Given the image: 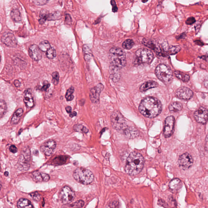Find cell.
<instances>
[{
    "label": "cell",
    "mask_w": 208,
    "mask_h": 208,
    "mask_svg": "<svg viewBox=\"0 0 208 208\" xmlns=\"http://www.w3.org/2000/svg\"><path fill=\"white\" fill-rule=\"evenodd\" d=\"M49 14L48 13V11L45 10H42L40 11V19L39 20V22L40 24H42L45 22L48 19Z\"/></svg>",
    "instance_id": "cell-35"
},
{
    "label": "cell",
    "mask_w": 208,
    "mask_h": 208,
    "mask_svg": "<svg viewBox=\"0 0 208 208\" xmlns=\"http://www.w3.org/2000/svg\"><path fill=\"white\" fill-rule=\"evenodd\" d=\"M84 205V202L82 200H79L72 203L70 205L71 208H81Z\"/></svg>",
    "instance_id": "cell-40"
},
{
    "label": "cell",
    "mask_w": 208,
    "mask_h": 208,
    "mask_svg": "<svg viewBox=\"0 0 208 208\" xmlns=\"http://www.w3.org/2000/svg\"><path fill=\"white\" fill-rule=\"evenodd\" d=\"M72 19L71 17L69 14H67L66 16L65 22L67 24H70L71 23Z\"/></svg>",
    "instance_id": "cell-47"
},
{
    "label": "cell",
    "mask_w": 208,
    "mask_h": 208,
    "mask_svg": "<svg viewBox=\"0 0 208 208\" xmlns=\"http://www.w3.org/2000/svg\"><path fill=\"white\" fill-rule=\"evenodd\" d=\"M23 113V110L22 108L19 109L15 111L11 118V124L12 125H17L19 122Z\"/></svg>",
    "instance_id": "cell-25"
},
{
    "label": "cell",
    "mask_w": 208,
    "mask_h": 208,
    "mask_svg": "<svg viewBox=\"0 0 208 208\" xmlns=\"http://www.w3.org/2000/svg\"><path fill=\"white\" fill-rule=\"evenodd\" d=\"M158 84L156 82L153 81H149L144 83L140 88V90L142 92L145 91L150 89L153 88L158 87Z\"/></svg>",
    "instance_id": "cell-26"
},
{
    "label": "cell",
    "mask_w": 208,
    "mask_h": 208,
    "mask_svg": "<svg viewBox=\"0 0 208 208\" xmlns=\"http://www.w3.org/2000/svg\"><path fill=\"white\" fill-rule=\"evenodd\" d=\"M68 157L66 156H59L55 157L52 160V165L54 166H60L65 164L67 160Z\"/></svg>",
    "instance_id": "cell-28"
},
{
    "label": "cell",
    "mask_w": 208,
    "mask_h": 208,
    "mask_svg": "<svg viewBox=\"0 0 208 208\" xmlns=\"http://www.w3.org/2000/svg\"><path fill=\"white\" fill-rule=\"evenodd\" d=\"M156 77L159 80L166 84L171 83L173 79V72L169 66L161 64L156 67L155 70Z\"/></svg>",
    "instance_id": "cell-6"
},
{
    "label": "cell",
    "mask_w": 208,
    "mask_h": 208,
    "mask_svg": "<svg viewBox=\"0 0 208 208\" xmlns=\"http://www.w3.org/2000/svg\"><path fill=\"white\" fill-rule=\"evenodd\" d=\"M50 86V84L48 81H45L43 82V86L42 87L41 90L43 91H46L49 88Z\"/></svg>",
    "instance_id": "cell-42"
},
{
    "label": "cell",
    "mask_w": 208,
    "mask_h": 208,
    "mask_svg": "<svg viewBox=\"0 0 208 208\" xmlns=\"http://www.w3.org/2000/svg\"><path fill=\"white\" fill-rule=\"evenodd\" d=\"M9 150L11 152L13 153H16L18 151V148L16 146L14 145H11L9 147Z\"/></svg>",
    "instance_id": "cell-46"
},
{
    "label": "cell",
    "mask_w": 208,
    "mask_h": 208,
    "mask_svg": "<svg viewBox=\"0 0 208 208\" xmlns=\"http://www.w3.org/2000/svg\"><path fill=\"white\" fill-rule=\"evenodd\" d=\"M77 112H75V111H74V112H71L70 113H69L70 117H71V118H73V117H75V116H77Z\"/></svg>",
    "instance_id": "cell-51"
},
{
    "label": "cell",
    "mask_w": 208,
    "mask_h": 208,
    "mask_svg": "<svg viewBox=\"0 0 208 208\" xmlns=\"http://www.w3.org/2000/svg\"><path fill=\"white\" fill-rule=\"evenodd\" d=\"M47 57L49 59H53L56 57V51L53 48L51 47L46 52Z\"/></svg>",
    "instance_id": "cell-38"
},
{
    "label": "cell",
    "mask_w": 208,
    "mask_h": 208,
    "mask_svg": "<svg viewBox=\"0 0 208 208\" xmlns=\"http://www.w3.org/2000/svg\"><path fill=\"white\" fill-rule=\"evenodd\" d=\"M123 133L127 138L133 139L137 137L139 135V132L138 130L133 127L127 126L122 132Z\"/></svg>",
    "instance_id": "cell-21"
},
{
    "label": "cell",
    "mask_w": 208,
    "mask_h": 208,
    "mask_svg": "<svg viewBox=\"0 0 208 208\" xmlns=\"http://www.w3.org/2000/svg\"><path fill=\"white\" fill-rule=\"evenodd\" d=\"M3 44L9 47H15L17 45V39L13 33L6 32L3 33L1 38Z\"/></svg>",
    "instance_id": "cell-11"
},
{
    "label": "cell",
    "mask_w": 208,
    "mask_h": 208,
    "mask_svg": "<svg viewBox=\"0 0 208 208\" xmlns=\"http://www.w3.org/2000/svg\"><path fill=\"white\" fill-rule=\"evenodd\" d=\"M193 92L189 88L182 87L178 88L175 92V95L178 99L188 100L193 96Z\"/></svg>",
    "instance_id": "cell-16"
},
{
    "label": "cell",
    "mask_w": 208,
    "mask_h": 208,
    "mask_svg": "<svg viewBox=\"0 0 208 208\" xmlns=\"http://www.w3.org/2000/svg\"><path fill=\"white\" fill-rule=\"evenodd\" d=\"M142 43L149 48L153 50L157 55H161L162 54V50L155 41L150 39L144 38Z\"/></svg>",
    "instance_id": "cell-18"
},
{
    "label": "cell",
    "mask_w": 208,
    "mask_h": 208,
    "mask_svg": "<svg viewBox=\"0 0 208 208\" xmlns=\"http://www.w3.org/2000/svg\"><path fill=\"white\" fill-rule=\"evenodd\" d=\"M30 195L35 201L39 202L41 199V196L38 192H34L30 193Z\"/></svg>",
    "instance_id": "cell-41"
},
{
    "label": "cell",
    "mask_w": 208,
    "mask_h": 208,
    "mask_svg": "<svg viewBox=\"0 0 208 208\" xmlns=\"http://www.w3.org/2000/svg\"><path fill=\"white\" fill-rule=\"evenodd\" d=\"M4 175H5L6 176H8L9 175L8 172H5Z\"/></svg>",
    "instance_id": "cell-53"
},
{
    "label": "cell",
    "mask_w": 208,
    "mask_h": 208,
    "mask_svg": "<svg viewBox=\"0 0 208 208\" xmlns=\"http://www.w3.org/2000/svg\"><path fill=\"white\" fill-rule=\"evenodd\" d=\"M1 55H0V62H1Z\"/></svg>",
    "instance_id": "cell-56"
},
{
    "label": "cell",
    "mask_w": 208,
    "mask_h": 208,
    "mask_svg": "<svg viewBox=\"0 0 208 208\" xmlns=\"http://www.w3.org/2000/svg\"><path fill=\"white\" fill-rule=\"evenodd\" d=\"M109 58L111 65L118 68H123L127 64L125 53L119 48L113 47L110 50Z\"/></svg>",
    "instance_id": "cell-3"
},
{
    "label": "cell",
    "mask_w": 208,
    "mask_h": 208,
    "mask_svg": "<svg viewBox=\"0 0 208 208\" xmlns=\"http://www.w3.org/2000/svg\"><path fill=\"white\" fill-rule=\"evenodd\" d=\"M47 2V1H34V2L37 5H42L46 4Z\"/></svg>",
    "instance_id": "cell-48"
},
{
    "label": "cell",
    "mask_w": 208,
    "mask_h": 208,
    "mask_svg": "<svg viewBox=\"0 0 208 208\" xmlns=\"http://www.w3.org/2000/svg\"><path fill=\"white\" fill-rule=\"evenodd\" d=\"M183 108L181 103L178 102H173L170 105L169 109L171 112H177L180 111Z\"/></svg>",
    "instance_id": "cell-31"
},
{
    "label": "cell",
    "mask_w": 208,
    "mask_h": 208,
    "mask_svg": "<svg viewBox=\"0 0 208 208\" xmlns=\"http://www.w3.org/2000/svg\"><path fill=\"white\" fill-rule=\"evenodd\" d=\"M1 181H0V190H1Z\"/></svg>",
    "instance_id": "cell-54"
},
{
    "label": "cell",
    "mask_w": 208,
    "mask_h": 208,
    "mask_svg": "<svg viewBox=\"0 0 208 208\" xmlns=\"http://www.w3.org/2000/svg\"><path fill=\"white\" fill-rule=\"evenodd\" d=\"M28 55L30 58L34 61L40 60L42 58V51L38 46L33 44L28 48Z\"/></svg>",
    "instance_id": "cell-17"
},
{
    "label": "cell",
    "mask_w": 208,
    "mask_h": 208,
    "mask_svg": "<svg viewBox=\"0 0 208 208\" xmlns=\"http://www.w3.org/2000/svg\"><path fill=\"white\" fill-rule=\"evenodd\" d=\"M74 131L77 132H81L83 134H86L88 132V129L87 128L81 124H77L74 125L73 127Z\"/></svg>",
    "instance_id": "cell-32"
},
{
    "label": "cell",
    "mask_w": 208,
    "mask_h": 208,
    "mask_svg": "<svg viewBox=\"0 0 208 208\" xmlns=\"http://www.w3.org/2000/svg\"><path fill=\"white\" fill-rule=\"evenodd\" d=\"M134 45V42L131 39H128L123 42L122 46L125 49L130 50Z\"/></svg>",
    "instance_id": "cell-37"
},
{
    "label": "cell",
    "mask_w": 208,
    "mask_h": 208,
    "mask_svg": "<svg viewBox=\"0 0 208 208\" xmlns=\"http://www.w3.org/2000/svg\"><path fill=\"white\" fill-rule=\"evenodd\" d=\"M104 88L103 85L101 83H99L96 86L91 89L89 93V98L92 103L94 104L99 103L100 102V94Z\"/></svg>",
    "instance_id": "cell-12"
},
{
    "label": "cell",
    "mask_w": 208,
    "mask_h": 208,
    "mask_svg": "<svg viewBox=\"0 0 208 208\" xmlns=\"http://www.w3.org/2000/svg\"><path fill=\"white\" fill-rule=\"evenodd\" d=\"M195 22V20L194 17H191L189 18L186 21L185 23L187 25H191L193 24Z\"/></svg>",
    "instance_id": "cell-43"
},
{
    "label": "cell",
    "mask_w": 208,
    "mask_h": 208,
    "mask_svg": "<svg viewBox=\"0 0 208 208\" xmlns=\"http://www.w3.org/2000/svg\"><path fill=\"white\" fill-rule=\"evenodd\" d=\"M11 19L16 23H19L22 20V16L21 12L19 9H14L11 10L10 13Z\"/></svg>",
    "instance_id": "cell-27"
},
{
    "label": "cell",
    "mask_w": 208,
    "mask_h": 208,
    "mask_svg": "<svg viewBox=\"0 0 208 208\" xmlns=\"http://www.w3.org/2000/svg\"><path fill=\"white\" fill-rule=\"evenodd\" d=\"M175 123V118L172 116H168L165 121L164 134L166 138L169 137L172 135Z\"/></svg>",
    "instance_id": "cell-13"
},
{
    "label": "cell",
    "mask_w": 208,
    "mask_h": 208,
    "mask_svg": "<svg viewBox=\"0 0 208 208\" xmlns=\"http://www.w3.org/2000/svg\"><path fill=\"white\" fill-rule=\"evenodd\" d=\"M74 91V88L73 87H71L68 89L66 93L65 97L68 101H72L74 98V95H73Z\"/></svg>",
    "instance_id": "cell-36"
},
{
    "label": "cell",
    "mask_w": 208,
    "mask_h": 208,
    "mask_svg": "<svg viewBox=\"0 0 208 208\" xmlns=\"http://www.w3.org/2000/svg\"><path fill=\"white\" fill-rule=\"evenodd\" d=\"M24 102L27 108H30L34 106V100L30 89H28L25 91Z\"/></svg>",
    "instance_id": "cell-23"
},
{
    "label": "cell",
    "mask_w": 208,
    "mask_h": 208,
    "mask_svg": "<svg viewBox=\"0 0 208 208\" xmlns=\"http://www.w3.org/2000/svg\"><path fill=\"white\" fill-rule=\"evenodd\" d=\"M139 109L140 112L144 116L148 118H154L161 113L162 104L156 98L147 97L141 102Z\"/></svg>",
    "instance_id": "cell-1"
},
{
    "label": "cell",
    "mask_w": 208,
    "mask_h": 208,
    "mask_svg": "<svg viewBox=\"0 0 208 208\" xmlns=\"http://www.w3.org/2000/svg\"><path fill=\"white\" fill-rule=\"evenodd\" d=\"M110 120L112 127L118 131L122 132L127 126L125 119L118 111L113 112Z\"/></svg>",
    "instance_id": "cell-7"
},
{
    "label": "cell",
    "mask_w": 208,
    "mask_h": 208,
    "mask_svg": "<svg viewBox=\"0 0 208 208\" xmlns=\"http://www.w3.org/2000/svg\"><path fill=\"white\" fill-rule=\"evenodd\" d=\"M162 47L167 53L170 55H174L180 52L181 50L179 46L169 45L166 42H164L162 44Z\"/></svg>",
    "instance_id": "cell-22"
},
{
    "label": "cell",
    "mask_w": 208,
    "mask_h": 208,
    "mask_svg": "<svg viewBox=\"0 0 208 208\" xmlns=\"http://www.w3.org/2000/svg\"><path fill=\"white\" fill-rule=\"evenodd\" d=\"M195 43H196V44L200 46H202L204 45V43L203 42H201L200 40H196L195 41Z\"/></svg>",
    "instance_id": "cell-52"
},
{
    "label": "cell",
    "mask_w": 208,
    "mask_h": 208,
    "mask_svg": "<svg viewBox=\"0 0 208 208\" xmlns=\"http://www.w3.org/2000/svg\"><path fill=\"white\" fill-rule=\"evenodd\" d=\"M14 84L16 87H19L21 86V83L20 82V81H19V80H16L14 81Z\"/></svg>",
    "instance_id": "cell-49"
},
{
    "label": "cell",
    "mask_w": 208,
    "mask_h": 208,
    "mask_svg": "<svg viewBox=\"0 0 208 208\" xmlns=\"http://www.w3.org/2000/svg\"><path fill=\"white\" fill-rule=\"evenodd\" d=\"M144 164V159L141 154L133 152L129 155L126 162L125 170L130 176L139 174L142 170Z\"/></svg>",
    "instance_id": "cell-2"
},
{
    "label": "cell",
    "mask_w": 208,
    "mask_h": 208,
    "mask_svg": "<svg viewBox=\"0 0 208 208\" xmlns=\"http://www.w3.org/2000/svg\"><path fill=\"white\" fill-rule=\"evenodd\" d=\"M52 82L53 84L57 85L59 82L60 80V76L58 72H53L52 74Z\"/></svg>",
    "instance_id": "cell-39"
},
{
    "label": "cell",
    "mask_w": 208,
    "mask_h": 208,
    "mask_svg": "<svg viewBox=\"0 0 208 208\" xmlns=\"http://www.w3.org/2000/svg\"><path fill=\"white\" fill-rule=\"evenodd\" d=\"M74 179L80 183L87 185L91 183L94 179L93 174L89 170L83 168H78L74 171Z\"/></svg>",
    "instance_id": "cell-4"
},
{
    "label": "cell",
    "mask_w": 208,
    "mask_h": 208,
    "mask_svg": "<svg viewBox=\"0 0 208 208\" xmlns=\"http://www.w3.org/2000/svg\"><path fill=\"white\" fill-rule=\"evenodd\" d=\"M109 68L110 77L111 79L114 82L118 81L121 77V69L111 65Z\"/></svg>",
    "instance_id": "cell-24"
},
{
    "label": "cell",
    "mask_w": 208,
    "mask_h": 208,
    "mask_svg": "<svg viewBox=\"0 0 208 208\" xmlns=\"http://www.w3.org/2000/svg\"><path fill=\"white\" fill-rule=\"evenodd\" d=\"M18 207L19 208H33L32 204L27 199L21 198L18 202Z\"/></svg>",
    "instance_id": "cell-29"
},
{
    "label": "cell",
    "mask_w": 208,
    "mask_h": 208,
    "mask_svg": "<svg viewBox=\"0 0 208 208\" xmlns=\"http://www.w3.org/2000/svg\"><path fill=\"white\" fill-rule=\"evenodd\" d=\"M147 1H142V2H143V3H146Z\"/></svg>",
    "instance_id": "cell-55"
},
{
    "label": "cell",
    "mask_w": 208,
    "mask_h": 208,
    "mask_svg": "<svg viewBox=\"0 0 208 208\" xmlns=\"http://www.w3.org/2000/svg\"><path fill=\"white\" fill-rule=\"evenodd\" d=\"M7 111V105L4 101L0 100V119L3 117Z\"/></svg>",
    "instance_id": "cell-33"
},
{
    "label": "cell",
    "mask_w": 208,
    "mask_h": 208,
    "mask_svg": "<svg viewBox=\"0 0 208 208\" xmlns=\"http://www.w3.org/2000/svg\"><path fill=\"white\" fill-rule=\"evenodd\" d=\"M111 3L112 6V11L113 12H116L118 11V8L116 5L115 1H111Z\"/></svg>",
    "instance_id": "cell-45"
},
{
    "label": "cell",
    "mask_w": 208,
    "mask_h": 208,
    "mask_svg": "<svg viewBox=\"0 0 208 208\" xmlns=\"http://www.w3.org/2000/svg\"><path fill=\"white\" fill-rule=\"evenodd\" d=\"M32 178L36 182H46L50 180V176L48 174L37 171L32 173Z\"/></svg>",
    "instance_id": "cell-20"
},
{
    "label": "cell",
    "mask_w": 208,
    "mask_h": 208,
    "mask_svg": "<svg viewBox=\"0 0 208 208\" xmlns=\"http://www.w3.org/2000/svg\"><path fill=\"white\" fill-rule=\"evenodd\" d=\"M195 119L197 123L205 124L207 121L208 110L205 108L201 107L194 113Z\"/></svg>",
    "instance_id": "cell-15"
},
{
    "label": "cell",
    "mask_w": 208,
    "mask_h": 208,
    "mask_svg": "<svg viewBox=\"0 0 208 208\" xmlns=\"http://www.w3.org/2000/svg\"><path fill=\"white\" fill-rule=\"evenodd\" d=\"M158 204L159 205L162 206V207H164L166 208L168 207V205L167 203H166L165 201L162 200V199H159L158 200Z\"/></svg>",
    "instance_id": "cell-44"
},
{
    "label": "cell",
    "mask_w": 208,
    "mask_h": 208,
    "mask_svg": "<svg viewBox=\"0 0 208 208\" xmlns=\"http://www.w3.org/2000/svg\"><path fill=\"white\" fill-rule=\"evenodd\" d=\"M74 191L70 187L64 186L61 189L60 193V198L64 204H67L72 202L75 199Z\"/></svg>",
    "instance_id": "cell-9"
},
{
    "label": "cell",
    "mask_w": 208,
    "mask_h": 208,
    "mask_svg": "<svg viewBox=\"0 0 208 208\" xmlns=\"http://www.w3.org/2000/svg\"><path fill=\"white\" fill-rule=\"evenodd\" d=\"M66 110L67 112L68 113H70L72 112V108L71 107L69 106H68L66 107Z\"/></svg>",
    "instance_id": "cell-50"
},
{
    "label": "cell",
    "mask_w": 208,
    "mask_h": 208,
    "mask_svg": "<svg viewBox=\"0 0 208 208\" xmlns=\"http://www.w3.org/2000/svg\"><path fill=\"white\" fill-rule=\"evenodd\" d=\"M38 47L42 52H46L51 47L49 42L46 40L43 41L39 44Z\"/></svg>",
    "instance_id": "cell-34"
},
{
    "label": "cell",
    "mask_w": 208,
    "mask_h": 208,
    "mask_svg": "<svg viewBox=\"0 0 208 208\" xmlns=\"http://www.w3.org/2000/svg\"><path fill=\"white\" fill-rule=\"evenodd\" d=\"M30 155L31 153L29 148H25L22 151L18 162L19 168L21 170L27 171L30 168Z\"/></svg>",
    "instance_id": "cell-8"
},
{
    "label": "cell",
    "mask_w": 208,
    "mask_h": 208,
    "mask_svg": "<svg viewBox=\"0 0 208 208\" xmlns=\"http://www.w3.org/2000/svg\"><path fill=\"white\" fill-rule=\"evenodd\" d=\"M174 74L176 77H177L179 79L182 80L184 82H187L189 81L190 76L188 74L181 72L179 70L174 71Z\"/></svg>",
    "instance_id": "cell-30"
},
{
    "label": "cell",
    "mask_w": 208,
    "mask_h": 208,
    "mask_svg": "<svg viewBox=\"0 0 208 208\" xmlns=\"http://www.w3.org/2000/svg\"><path fill=\"white\" fill-rule=\"evenodd\" d=\"M133 64L136 66L143 64H150L153 60L154 55L150 50L142 48L137 50L135 52Z\"/></svg>",
    "instance_id": "cell-5"
},
{
    "label": "cell",
    "mask_w": 208,
    "mask_h": 208,
    "mask_svg": "<svg viewBox=\"0 0 208 208\" xmlns=\"http://www.w3.org/2000/svg\"><path fill=\"white\" fill-rule=\"evenodd\" d=\"M57 146V143L53 140H49L44 143L40 148L42 152L47 156H50Z\"/></svg>",
    "instance_id": "cell-14"
},
{
    "label": "cell",
    "mask_w": 208,
    "mask_h": 208,
    "mask_svg": "<svg viewBox=\"0 0 208 208\" xmlns=\"http://www.w3.org/2000/svg\"><path fill=\"white\" fill-rule=\"evenodd\" d=\"M182 187V182L178 178L173 179L169 184L170 190L173 193L178 192Z\"/></svg>",
    "instance_id": "cell-19"
},
{
    "label": "cell",
    "mask_w": 208,
    "mask_h": 208,
    "mask_svg": "<svg viewBox=\"0 0 208 208\" xmlns=\"http://www.w3.org/2000/svg\"><path fill=\"white\" fill-rule=\"evenodd\" d=\"M193 162V159L191 155L186 152L179 156L178 159V164L181 169L187 170L191 167Z\"/></svg>",
    "instance_id": "cell-10"
}]
</instances>
